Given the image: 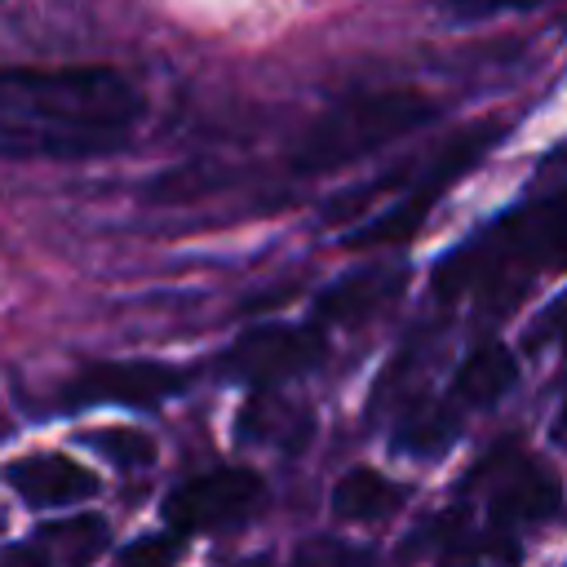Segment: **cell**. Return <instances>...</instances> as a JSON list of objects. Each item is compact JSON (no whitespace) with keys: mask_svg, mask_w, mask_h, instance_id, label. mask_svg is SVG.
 I'll return each instance as SVG.
<instances>
[{"mask_svg":"<svg viewBox=\"0 0 567 567\" xmlns=\"http://www.w3.org/2000/svg\"><path fill=\"white\" fill-rule=\"evenodd\" d=\"M142 111V89L115 66H0V155H106L128 142Z\"/></svg>","mask_w":567,"mask_h":567,"instance_id":"obj_1","label":"cell"},{"mask_svg":"<svg viewBox=\"0 0 567 567\" xmlns=\"http://www.w3.org/2000/svg\"><path fill=\"white\" fill-rule=\"evenodd\" d=\"M434 115H439V106L421 89H377V93L346 97L310 124V133L301 137V146L292 155V173H310V177L337 173L399 137L416 133Z\"/></svg>","mask_w":567,"mask_h":567,"instance_id":"obj_2","label":"cell"},{"mask_svg":"<svg viewBox=\"0 0 567 567\" xmlns=\"http://www.w3.org/2000/svg\"><path fill=\"white\" fill-rule=\"evenodd\" d=\"M505 128H501V120H478V124H470V128H461L456 137H447L443 142V151L425 164V173L408 186V195L403 199H394L385 213H377L372 221H363V226H354L350 235H346V248H394V244H403V239H412L416 230H421V221H425V213L452 190V182L461 177V173H470L492 146H496V137H501Z\"/></svg>","mask_w":567,"mask_h":567,"instance_id":"obj_3","label":"cell"},{"mask_svg":"<svg viewBox=\"0 0 567 567\" xmlns=\"http://www.w3.org/2000/svg\"><path fill=\"white\" fill-rule=\"evenodd\" d=\"M323 359V337L319 328H284V323H266L244 332L230 350H226V372H235L239 381L252 385H275L284 377H297L306 368H315Z\"/></svg>","mask_w":567,"mask_h":567,"instance_id":"obj_4","label":"cell"},{"mask_svg":"<svg viewBox=\"0 0 567 567\" xmlns=\"http://www.w3.org/2000/svg\"><path fill=\"white\" fill-rule=\"evenodd\" d=\"M257 501H261V478L252 470L226 465V470H213V474L182 483L168 496L164 514H168L173 532H204V527H221V523L244 518Z\"/></svg>","mask_w":567,"mask_h":567,"instance_id":"obj_5","label":"cell"},{"mask_svg":"<svg viewBox=\"0 0 567 567\" xmlns=\"http://www.w3.org/2000/svg\"><path fill=\"white\" fill-rule=\"evenodd\" d=\"M186 385V372L151 359L128 363H89L66 390L71 403H124V408H151Z\"/></svg>","mask_w":567,"mask_h":567,"instance_id":"obj_6","label":"cell"},{"mask_svg":"<svg viewBox=\"0 0 567 567\" xmlns=\"http://www.w3.org/2000/svg\"><path fill=\"white\" fill-rule=\"evenodd\" d=\"M558 509V483L554 474H545L532 461H514L501 470L496 487H492V523L509 527V523H536L545 514Z\"/></svg>","mask_w":567,"mask_h":567,"instance_id":"obj_7","label":"cell"},{"mask_svg":"<svg viewBox=\"0 0 567 567\" xmlns=\"http://www.w3.org/2000/svg\"><path fill=\"white\" fill-rule=\"evenodd\" d=\"M9 483L18 487V496H27L31 505H71L80 496H89L97 487V478L71 461V456H58V452H44V456H27L18 465H9Z\"/></svg>","mask_w":567,"mask_h":567,"instance_id":"obj_8","label":"cell"},{"mask_svg":"<svg viewBox=\"0 0 567 567\" xmlns=\"http://www.w3.org/2000/svg\"><path fill=\"white\" fill-rule=\"evenodd\" d=\"M514 377H518V363H514V354H509L505 346H478V350L461 363L452 394H456V403H465V408H487V403H496V399L514 385Z\"/></svg>","mask_w":567,"mask_h":567,"instance_id":"obj_9","label":"cell"},{"mask_svg":"<svg viewBox=\"0 0 567 567\" xmlns=\"http://www.w3.org/2000/svg\"><path fill=\"white\" fill-rule=\"evenodd\" d=\"M403 505V487L390 483L377 470H350L337 487H332V509L346 523H377L385 514H394Z\"/></svg>","mask_w":567,"mask_h":567,"instance_id":"obj_10","label":"cell"},{"mask_svg":"<svg viewBox=\"0 0 567 567\" xmlns=\"http://www.w3.org/2000/svg\"><path fill=\"white\" fill-rule=\"evenodd\" d=\"M390 292H394V279L381 275V270H372V275H350V279L332 284V288L319 297V319H332V323L368 319Z\"/></svg>","mask_w":567,"mask_h":567,"instance_id":"obj_11","label":"cell"},{"mask_svg":"<svg viewBox=\"0 0 567 567\" xmlns=\"http://www.w3.org/2000/svg\"><path fill=\"white\" fill-rule=\"evenodd\" d=\"M53 554L66 563V567H89L97 558V549L106 545V523L102 518H71V523H58V527H44Z\"/></svg>","mask_w":567,"mask_h":567,"instance_id":"obj_12","label":"cell"},{"mask_svg":"<svg viewBox=\"0 0 567 567\" xmlns=\"http://www.w3.org/2000/svg\"><path fill=\"white\" fill-rule=\"evenodd\" d=\"M89 447L102 452V456L115 461V465H146V461L155 456V443H151L142 430H133V425L97 430V434H89Z\"/></svg>","mask_w":567,"mask_h":567,"instance_id":"obj_13","label":"cell"},{"mask_svg":"<svg viewBox=\"0 0 567 567\" xmlns=\"http://www.w3.org/2000/svg\"><path fill=\"white\" fill-rule=\"evenodd\" d=\"M368 563V549H354L337 536H319V540H306L288 567H363Z\"/></svg>","mask_w":567,"mask_h":567,"instance_id":"obj_14","label":"cell"},{"mask_svg":"<svg viewBox=\"0 0 567 567\" xmlns=\"http://www.w3.org/2000/svg\"><path fill=\"white\" fill-rule=\"evenodd\" d=\"M182 532H155V536H142L124 549V567H173L182 558Z\"/></svg>","mask_w":567,"mask_h":567,"instance_id":"obj_15","label":"cell"},{"mask_svg":"<svg viewBox=\"0 0 567 567\" xmlns=\"http://www.w3.org/2000/svg\"><path fill=\"white\" fill-rule=\"evenodd\" d=\"M532 4H545V0H443V13H447L452 22H483V18L514 13V9H532Z\"/></svg>","mask_w":567,"mask_h":567,"instance_id":"obj_16","label":"cell"},{"mask_svg":"<svg viewBox=\"0 0 567 567\" xmlns=\"http://www.w3.org/2000/svg\"><path fill=\"white\" fill-rule=\"evenodd\" d=\"M0 567H49V563H44L40 554H27V549H22V554H9V558H0Z\"/></svg>","mask_w":567,"mask_h":567,"instance_id":"obj_17","label":"cell"}]
</instances>
